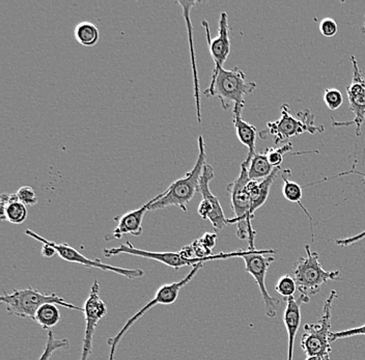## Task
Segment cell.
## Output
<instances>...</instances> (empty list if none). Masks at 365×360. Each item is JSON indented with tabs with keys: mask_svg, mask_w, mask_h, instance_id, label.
Here are the masks:
<instances>
[{
	"mask_svg": "<svg viewBox=\"0 0 365 360\" xmlns=\"http://www.w3.org/2000/svg\"><path fill=\"white\" fill-rule=\"evenodd\" d=\"M198 150L200 153L197 160L194 164L192 170L187 173L184 177L173 182L165 191L155 197V202L150 205V211L175 206L187 212V206L200 188V177L207 164L205 140L202 135L198 136Z\"/></svg>",
	"mask_w": 365,
	"mask_h": 360,
	"instance_id": "1",
	"label": "cell"
},
{
	"mask_svg": "<svg viewBox=\"0 0 365 360\" xmlns=\"http://www.w3.org/2000/svg\"><path fill=\"white\" fill-rule=\"evenodd\" d=\"M250 161L246 159L241 164L239 177L232 183L228 184L227 192L230 195L232 209L235 213V217L228 220V225H237V236L241 240L248 239L250 250H255V230L252 229L250 215V195L248 192L247 184L250 181L248 177V168Z\"/></svg>",
	"mask_w": 365,
	"mask_h": 360,
	"instance_id": "2",
	"label": "cell"
},
{
	"mask_svg": "<svg viewBox=\"0 0 365 360\" xmlns=\"http://www.w3.org/2000/svg\"><path fill=\"white\" fill-rule=\"evenodd\" d=\"M255 82L246 81V75L239 67L232 70L221 68L212 74L211 83L205 88L207 97H217L222 108L227 110L230 103L245 106V96L250 95L257 88Z\"/></svg>",
	"mask_w": 365,
	"mask_h": 360,
	"instance_id": "3",
	"label": "cell"
},
{
	"mask_svg": "<svg viewBox=\"0 0 365 360\" xmlns=\"http://www.w3.org/2000/svg\"><path fill=\"white\" fill-rule=\"evenodd\" d=\"M0 302L6 305V311L11 316L33 319V320L36 318L40 307L48 303L68 307L75 311L84 312L82 307L66 302L63 297H59L56 294H45L33 288L13 290L10 294L4 292V295L0 297Z\"/></svg>",
	"mask_w": 365,
	"mask_h": 360,
	"instance_id": "4",
	"label": "cell"
},
{
	"mask_svg": "<svg viewBox=\"0 0 365 360\" xmlns=\"http://www.w3.org/2000/svg\"><path fill=\"white\" fill-rule=\"evenodd\" d=\"M307 257H300L295 265L294 279L300 295L310 298L321 291L322 287L329 280L339 279V270L326 271L319 263L318 252H312L309 245H305Z\"/></svg>",
	"mask_w": 365,
	"mask_h": 360,
	"instance_id": "5",
	"label": "cell"
},
{
	"mask_svg": "<svg viewBox=\"0 0 365 360\" xmlns=\"http://www.w3.org/2000/svg\"><path fill=\"white\" fill-rule=\"evenodd\" d=\"M202 266H204V263L194 266V267L191 269L190 272L187 274V277L180 280V282H173V284H163V286L160 287L156 294H155V297L153 298L147 305L141 307L134 316H132L115 336L108 339V345L111 347L109 360H114L116 348H118V344L122 341L123 337L127 334L128 330L135 324L137 321H138L143 314H147L150 309H152L153 307H156V305H170L177 302L178 298H179L180 292H181L182 289L185 288L189 282H191V280L195 277V275L197 274L198 271L202 268Z\"/></svg>",
	"mask_w": 365,
	"mask_h": 360,
	"instance_id": "6",
	"label": "cell"
},
{
	"mask_svg": "<svg viewBox=\"0 0 365 360\" xmlns=\"http://www.w3.org/2000/svg\"><path fill=\"white\" fill-rule=\"evenodd\" d=\"M282 113L279 120L275 122H269L267 124L269 134L273 136L275 145L287 141L289 138L307 133L316 134L325 131L323 125L314 126V115L308 109L298 113V118L291 115L289 105H282Z\"/></svg>",
	"mask_w": 365,
	"mask_h": 360,
	"instance_id": "7",
	"label": "cell"
},
{
	"mask_svg": "<svg viewBox=\"0 0 365 360\" xmlns=\"http://www.w3.org/2000/svg\"><path fill=\"white\" fill-rule=\"evenodd\" d=\"M337 297L336 291H331L329 297L324 303L323 314L317 324L304 326V334L301 339V348L307 356L330 355L331 309L332 303Z\"/></svg>",
	"mask_w": 365,
	"mask_h": 360,
	"instance_id": "8",
	"label": "cell"
},
{
	"mask_svg": "<svg viewBox=\"0 0 365 360\" xmlns=\"http://www.w3.org/2000/svg\"><path fill=\"white\" fill-rule=\"evenodd\" d=\"M275 250H250L246 256L242 257L245 262V269L248 273L255 279L259 286L262 302L264 303V311L269 318H275L277 314V307L279 302L269 294L266 288V275L271 264L275 262L273 256H264V254H274Z\"/></svg>",
	"mask_w": 365,
	"mask_h": 360,
	"instance_id": "9",
	"label": "cell"
},
{
	"mask_svg": "<svg viewBox=\"0 0 365 360\" xmlns=\"http://www.w3.org/2000/svg\"><path fill=\"white\" fill-rule=\"evenodd\" d=\"M353 66L352 82L346 86L350 111L354 113V120L350 122H337L332 120L333 126H351L355 125L356 135H361V127L365 120V78L361 70L358 67L355 56L350 58Z\"/></svg>",
	"mask_w": 365,
	"mask_h": 360,
	"instance_id": "10",
	"label": "cell"
},
{
	"mask_svg": "<svg viewBox=\"0 0 365 360\" xmlns=\"http://www.w3.org/2000/svg\"><path fill=\"white\" fill-rule=\"evenodd\" d=\"M84 317H86V334L82 344V354L79 360H88L93 350V334L98 323L106 316L107 307L100 297V286L98 280L93 282L90 295L84 304Z\"/></svg>",
	"mask_w": 365,
	"mask_h": 360,
	"instance_id": "11",
	"label": "cell"
},
{
	"mask_svg": "<svg viewBox=\"0 0 365 360\" xmlns=\"http://www.w3.org/2000/svg\"><path fill=\"white\" fill-rule=\"evenodd\" d=\"M118 254H130V256L145 257V259H153V261L159 262L173 269H180L186 267V266H196L198 264L205 263L202 259H184L180 254V252H148L145 250H138L134 247L131 243L128 241L125 245H120L118 247L105 248L104 256L106 257H113Z\"/></svg>",
	"mask_w": 365,
	"mask_h": 360,
	"instance_id": "12",
	"label": "cell"
},
{
	"mask_svg": "<svg viewBox=\"0 0 365 360\" xmlns=\"http://www.w3.org/2000/svg\"><path fill=\"white\" fill-rule=\"evenodd\" d=\"M50 245L56 248L57 254L68 263L80 264L84 267L97 268L103 271H110V272L116 273V274L123 275L127 279H140L145 275V271L141 269H125L122 267H115V266L107 265L103 263L100 259H91L83 254H80L78 250L68 245H57L53 241L47 240Z\"/></svg>",
	"mask_w": 365,
	"mask_h": 360,
	"instance_id": "13",
	"label": "cell"
},
{
	"mask_svg": "<svg viewBox=\"0 0 365 360\" xmlns=\"http://www.w3.org/2000/svg\"><path fill=\"white\" fill-rule=\"evenodd\" d=\"M207 35V44H209L210 53L214 61L213 73L223 68L225 61L230 53V26H228V19L227 13H221L220 20H219L218 36L215 38H211L210 33L209 24L205 20L202 21Z\"/></svg>",
	"mask_w": 365,
	"mask_h": 360,
	"instance_id": "14",
	"label": "cell"
},
{
	"mask_svg": "<svg viewBox=\"0 0 365 360\" xmlns=\"http://www.w3.org/2000/svg\"><path fill=\"white\" fill-rule=\"evenodd\" d=\"M154 202L155 197L148 200L147 204L143 205L140 208L127 212L120 217H115L114 220L118 221V225L113 232L105 236V240L111 241L113 239H122L123 237L127 236V235L140 236L143 234V217H145V214L150 211V205Z\"/></svg>",
	"mask_w": 365,
	"mask_h": 360,
	"instance_id": "15",
	"label": "cell"
},
{
	"mask_svg": "<svg viewBox=\"0 0 365 360\" xmlns=\"http://www.w3.org/2000/svg\"><path fill=\"white\" fill-rule=\"evenodd\" d=\"M214 178H215V172H214L213 166L205 164L204 172H202V177H200L198 191L202 195V200H207L212 206V213L207 220L211 221L215 231H220V230L225 229V227L230 225H228V220L225 218V212H223L218 197H215L210 189V182Z\"/></svg>",
	"mask_w": 365,
	"mask_h": 360,
	"instance_id": "16",
	"label": "cell"
},
{
	"mask_svg": "<svg viewBox=\"0 0 365 360\" xmlns=\"http://www.w3.org/2000/svg\"><path fill=\"white\" fill-rule=\"evenodd\" d=\"M285 300H287V307H285L284 313V322L287 331V337H289L287 360H293L294 344H295L297 332H298L301 322L300 307L301 305L309 302L310 298L300 295V297L296 299L294 296H292Z\"/></svg>",
	"mask_w": 365,
	"mask_h": 360,
	"instance_id": "17",
	"label": "cell"
},
{
	"mask_svg": "<svg viewBox=\"0 0 365 360\" xmlns=\"http://www.w3.org/2000/svg\"><path fill=\"white\" fill-rule=\"evenodd\" d=\"M177 4L182 6L184 14L185 21H186L187 31H188L189 47H190L191 63H192L193 81H194V97H195L196 115H197L198 124H202V113H200V81H198L197 70H196L195 52L193 46V25L191 24L190 11L194 6L198 4V1H181L178 0Z\"/></svg>",
	"mask_w": 365,
	"mask_h": 360,
	"instance_id": "18",
	"label": "cell"
},
{
	"mask_svg": "<svg viewBox=\"0 0 365 360\" xmlns=\"http://www.w3.org/2000/svg\"><path fill=\"white\" fill-rule=\"evenodd\" d=\"M243 108L244 106L242 105L235 104L234 108H232V118H234V126L239 140L248 148V155L246 159L251 161L252 157L257 154L255 145H257V130L253 125L245 122L242 118Z\"/></svg>",
	"mask_w": 365,
	"mask_h": 360,
	"instance_id": "19",
	"label": "cell"
},
{
	"mask_svg": "<svg viewBox=\"0 0 365 360\" xmlns=\"http://www.w3.org/2000/svg\"><path fill=\"white\" fill-rule=\"evenodd\" d=\"M282 170L280 168H274L272 174L269 175L267 179L262 181H250L248 182L247 189L250 195V215L251 217L255 218V213L257 210L261 208L262 205L268 200L269 193H270L271 187L274 180L276 179L277 175Z\"/></svg>",
	"mask_w": 365,
	"mask_h": 360,
	"instance_id": "20",
	"label": "cell"
},
{
	"mask_svg": "<svg viewBox=\"0 0 365 360\" xmlns=\"http://www.w3.org/2000/svg\"><path fill=\"white\" fill-rule=\"evenodd\" d=\"M0 218L11 225H22L27 220L29 211L26 206L20 202L17 193L2 195L0 197Z\"/></svg>",
	"mask_w": 365,
	"mask_h": 360,
	"instance_id": "21",
	"label": "cell"
},
{
	"mask_svg": "<svg viewBox=\"0 0 365 360\" xmlns=\"http://www.w3.org/2000/svg\"><path fill=\"white\" fill-rule=\"evenodd\" d=\"M291 170H284L282 172V181H284V188H282V195L285 197V200H289L291 202H296L301 209L304 212L305 215L307 216L308 220L310 221V229H312V241L314 240V221H312V217L310 216L309 212L307 211V209L305 208L304 205L302 202L303 198V189L302 187L299 185L297 182L292 181L289 178H291Z\"/></svg>",
	"mask_w": 365,
	"mask_h": 360,
	"instance_id": "22",
	"label": "cell"
},
{
	"mask_svg": "<svg viewBox=\"0 0 365 360\" xmlns=\"http://www.w3.org/2000/svg\"><path fill=\"white\" fill-rule=\"evenodd\" d=\"M274 168L269 163L266 150L257 153L251 159L248 177L251 181H262L272 174Z\"/></svg>",
	"mask_w": 365,
	"mask_h": 360,
	"instance_id": "23",
	"label": "cell"
},
{
	"mask_svg": "<svg viewBox=\"0 0 365 360\" xmlns=\"http://www.w3.org/2000/svg\"><path fill=\"white\" fill-rule=\"evenodd\" d=\"M77 42L84 47H93L99 42L100 33L98 27L91 22H81L74 29Z\"/></svg>",
	"mask_w": 365,
	"mask_h": 360,
	"instance_id": "24",
	"label": "cell"
},
{
	"mask_svg": "<svg viewBox=\"0 0 365 360\" xmlns=\"http://www.w3.org/2000/svg\"><path fill=\"white\" fill-rule=\"evenodd\" d=\"M58 307L59 305L52 304V303L43 305L36 313L34 321H36L45 330L51 329L61 321V312Z\"/></svg>",
	"mask_w": 365,
	"mask_h": 360,
	"instance_id": "25",
	"label": "cell"
},
{
	"mask_svg": "<svg viewBox=\"0 0 365 360\" xmlns=\"http://www.w3.org/2000/svg\"><path fill=\"white\" fill-rule=\"evenodd\" d=\"M70 348V343L68 339H56L54 336L53 332H48L47 343H46L44 352L41 355L38 360H50L52 355L58 350H65V349Z\"/></svg>",
	"mask_w": 365,
	"mask_h": 360,
	"instance_id": "26",
	"label": "cell"
},
{
	"mask_svg": "<svg viewBox=\"0 0 365 360\" xmlns=\"http://www.w3.org/2000/svg\"><path fill=\"white\" fill-rule=\"evenodd\" d=\"M293 150V143H285L282 148H268L266 149L267 157H268L269 163L274 168H280L282 163H284L285 154Z\"/></svg>",
	"mask_w": 365,
	"mask_h": 360,
	"instance_id": "27",
	"label": "cell"
},
{
	"mask_svg": "<svg viewBox=\"0 0 365 360\" xmlns=\"http://www.w3.org/2000/svg\"><path fill=\"white\" fill-rule=\"evenodd\" d=\"M275 290L279 293L282 297L289 298L294 296L297 290L296 280L289 275H284L278 280L276 284Z\"/></svg>",
	"mask_w": 365,
	"mask_h": 360,
	"instance_id": "28",
	"label": "cell"
},
{
	"mask_svg": "<svg viewBox=\"0 0 365 360\" xmlns=\"http://www.w3.org/2000/svg\"><path fill=\"white\" fill-rule=\"evenodd\" d=\"M324 102L330 110H337L344 103V97L337 88H327L324 93Z\"/></svg>",
	"mask_w": 365,
	"mask_h": 360,
	"instance_id": "29",
	"label": "cell"
},
{
	"mask_svg": "<svg viewBox=\"0 0 365 360\" xmlns=\"http://www.w3.org/2000/svg\"><path fill=\"white\" fill-rule=\"evenodd\" d=\"M17 197L25 206H34L38 204L36 190L31 186H23L17 191Z\"/></svg>",
	"mask_w": 365,
	"mask_h": 360,
	"instance_id": "30",
	"label": "cell"
},
{
	"mask_svg": "<svg viewBox=\"0 0 365 360\" xmlns=\"http://www.w3.org/2000/svg\"><path fill=\"white\" fill-rule=\"evenodd\" d=\"M356 336H365V324L359 326V327L352 328V329L342 330V331L331 332L330 343L339 341L342 339H348V337Z\"/></svg>",
	"mask_w": 365,
	"mask_h": 360,
	"instance_id": "31",
	"label": "cell"
},
{
	"mask_svg": "<svg viewBox=\"0 0 365 360\" xmlns=\"http://www.w3.org/2000/svg\"><path fill=\"white\" fill-rule=\"evenodd\" d=\"M319 31L326 38H333L339 31V25L332 18H324L319 24Z\"/></svg>",
	"mask_w": 365,
	"mask_h": 360,
	"instance_id": "32",
	"label": "cell"
},
{
	"mask_svg": "<svg viewBox=\"0 0 365 360\" xmlns=\"http://www.w3.org/2000/svg\"><path fill=\"white\" fill-rule=\"evenodd\" d=\"M364 238L365 231L359 232V234L356 235V236L350 237V238L337 239V240H335V245L339 246H350L359 242V241L364 240Z\"/></svg>",
	"mask_w": 365,
	"mask_h": 360,
	"instance_id": "33",
	"label": "cell"
},
{
	"mask_svg": "<svg viewBox=\"0 0 365 360\" xmlns=\"http://www.w3.org/2000/svg\"><path fill=\"white\" fill-rule=\"evenodd\" d=\"M197 213L202 220H207L212 213L211 205L207 200H202L200 204L198 205Z\"/></svg>",
	"mask_w": 365,
	"mask_h": 360,
	"instance_id": "34",
	"label": "cell"
},
{
	"mask_svg": "<svg viewBox=\"0 0 365 360\" xmlns=\"http://www.w3.org/2000/svg\"><path fill=\"white\" fill-rule=\"evenodd\" d=\"M200 239L205 247H207L209 250H213L214 246L216 245L217 234L216 232H205L204 236Z\"/></svg>",
	"mask_w": 365,
	"mask_h": 360,
	"instance_id": "35",
	"label": "cell"
},
{
	"mask_svg": "<svg viewBox=\"0 0 365 360\" xmlns=\"http://www.w3.org/2000/svg\"><path fill=\"white\" fill-rule=\"evenodd\" d=\"M307 360H331L330 355H316V356H307Z\"/></svg>",
	"mask_w": 365,
	"mask_h": 360,
	"instance_id": "36",
	"label": "cell"
},
{
	"mask_svg": "<svg viewBox=\"0 0 365 360\" xmlns=\"http://www.w3.org/2000/svg\"><path fill=\"white\" fill-rule=\"evenodd\" d=\"M362 33H364L365 35V24L364 25V27H362Z\"/></svg>",
	"mask_w": 365,
	"mask_h": 360,
	"instance_id": "37",
	"label": "cell"
}]
</instances>
